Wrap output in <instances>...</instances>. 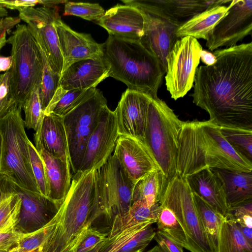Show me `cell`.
Returning a JSON list of instances; mask_svg holds the SVG:
<instances>
[{"label": "cell", "instance_id": "48", "mask_svg": "<svg viewBox=\"0 0 252 252\" xmlns=\"http://www.w3.org/2000/svg\"><path fill=\"white\" fill-rule=\"evenodd\" d=\"M20 21L18 16H7L0 18V36L16 27Z\"/></svg>", "mask_w": 252, "mask_h": 252}, {"label": "cell", "instance_id": "13", "mask_svg": "<svg viewBox=\"0 0 252 252\" xmlns=\"http://www.w3.org/2000/svg\"><path fill=\"white\" fill-rule=\"evenodd\" d=\"M225 15L210 31L206 46L213 51L219 47L236 45L238 42L251 35L252 0H233Z\"/></svg>", "mask_w": 252, "mask_h": 252}, {"label": "cell", "instance_id": "16", "mask_svg": "<svg viewBox=\"0 0 252 252\" xmlns=\"http://www.w3.org/2000/svg\"><path fill=\"white\" fill-rule=\"evenodd\" d=\"M16 189L21 200L19 220L14 228L16 232H33L45 226L56 214L60 206L48 197L17 185Z\"/></svg>", "mask_w": 252, "mask_h": 252}, {"label": "cell", "instance_id": "23", "mask_svg": "<svg viewBox=\"0 0 252 252\" xmlns=\"http://www.w3.org/2000/svg\"><path fill=\"white\" fill-rule=\"evenodd\" d=\"M155 234L152 224H135L107 237L98 252H143Z\"/></svg>", "mask_w": 252, "mask_h": 252}, {"label": "cell", "instance_id": "20", "mask_svg": "<svg viewBox=\"0 0 252 252\" xmlns=\"http://www.w3.org/2000/svg\"><path fill=\"white\" fill-rule=\"evenodd\" d=\"M109 66L102 57L76 62L64 70L59 87L65 91L88 89L109 77Z\"/></svg>", "mask_w": 252, "mask_h": 252}, {"label": "cell", "instance_id": "43", "mask_svg": "<svg viewBox=\"0 0 252 252\" xmlns=\"http://www.w3.org/2000/svg\"><path fill=\"white\" fill-rule=\"evenodd\" d=\"M225 216L239 226L252 228V202L228 209Z\"/></svg>", "mask_w": 252, "mask_h": 252}, {"label": "cell", "instance_id": "2", "mask_svg": "<svg viewBox=\"0 0 252 252\" xmlns=\"http://www.w3.org/2000/svg\"><path fill=\"white\" fill-rule=\"evenodd\" d=\"M205 168L252 171V162L235 150L210 121L183 122L178 135L177 171L186 177Z\"/></svg>", "mask_w": 252, "mask_h": 252}, {"label": "cell", "instance_id": "12", "mask_svg": "<svg viewBox=\"0 0 252 252\" xmlns=\"http://www.w3.org/2000/svg\"><path fill=\"white\" fill-rule=\"evenodd\" d=\"M60 16L56 6L31 7L19 10V17L31 30L39 46L43 51L53 71L61 75L63 57L55 21Z\"/></svg>", "mask_w": 252, "mask_h": 252}, {"label": "cell", "instance_id": "14", "mask_svg": "<svg viewBox=\"0 0 252 252\" xmlns=\"http://www.w3.org/2000/svg\"><path fill=\"white\" fill-rule=\"evenodd\" d=\"M119 136L115 112L105 105L88 139L79 171L97 170L103 165L114 152Z\"/></svg>", "mask_w": 252, "mask_h": 252}, {"label": "cell", "instance_id": "57", "mask_svg": "<svg viewBox=\"0 0 252 252\" xmlns=\"http://www.w3.org/2000/svg\"><path fill=\"white\" fill-rule=\"evenodd\" d=\"M103 242L99 244L97 246H96L95 248H94L93 249H92V250L88 252H98V251H99V249L100 248V247L102 246Z\"/></svg>", "mask_w": 252, "mask_h": 252}, {"label": "cell", "instance_id": "41", "mask_svg": "<svg viewBox=\"0 0 252 252\" xmlns=\"http://www.w3.org/2000/svg\"><path fill=\"white\" fill-rule=\"evenodd\" d=\"M16 105L11 94L10 74L8 70L0 74V119Z\"/></svg>", "mask_w": 252, "mask_h": 252}, {"label": "cell", "instance_id": "58", "mask_svg": "<svg viewBox=\"0 0 252 252\" xmlns=\"http://www.w3.org/2000/svg\"><path fill=\"white\" fill-rule=\"evenodd\" d=\"M1 149H2V138L0 134V169L1 165Z\"/></svg>", "mask_w": 252, "mask_h": 252}, {"label": "cell", "instance_id": "10", "mask_svg": "<svg viewBox=\"0 0 252 252\" xmlns=\"http://www.w3.org/2000/svg\"><path fill=\"white\" fill-rule=\"evenodd\" d=\"M122 1L125 5L137 8L143 13L145 26L139 42L158 59L166 73V58L178 40L176 32L182 23L166 15L148 0Z\"/></svg>", "mask_w": 252, "mask_h": 252}, {"label": "cell", "instance_id": "19", "mask_svg": "<svg viewBox=\"0 0 252 252\" xmlns=\"http://www.w3.org/2000/svg\"><path fill=\"white\" fill-rule=\"evenodd\" d=\"M96 23L109 35L139 41L144 33L145 18L142 12L135 7L118 4L106 11Z\"/></svg>", "mask_w": 252, "mask_h": 252}, {"label": "cell", "instance_id": "37", "mask_svg": "<svg viewBox=\"0 0 252 252\" xmlns=\"http://www.w3.org/2000/svg\"><path fill=\"white\" fill-rule=\"evenodd\" d=\"M21 200L18 194H13L0 204V232L14 231L20 212Z\"/></svg>", "mask_w": 252, "mask_h": 252}, {"label": "cell", "instance_id": "17", "mask_svg": "<svg viewBox=\"0 0 252 252\" xmlns=\"http://www.w3.org/2000/svg\"><path fill=\"white\" fill-rule=\"evenodd\" d=\"M113 155L134 184L159 169L144 143L131 137L119 136Z\"/></svg>", "mask_w": 252, "mask_h": 252}, {"label": "cell", "instance_id": "42", "mask_svg": "<svg viewBox=\"0 0 252 252\" xmlns=\"http://www.w3.org/2000/svg\"><path fill=\"white\" fill-rule=\"evenodd\" d=\"M107 233L90 226L72 252H88L99 244L106 241Z\"/></svg>", "mask_w": 252, "mask_h": 252}, {"label": "cell", "instance_id": "35", "mask_svg": "<svg viewBox=\"0 0 252 252\" xmlns=\"http://www.w3.org/2000/svg\"><path fill=\"white\" fill-rule=\"evenodd\" d=\"M39 48L43 63V75L39 87V93L42 107L44 112L59 87L61 75L53 71L45 54L39 46Z\"/></svg>", "mask_w": 252, "mask_h": 252}, {"label": "cell", "instance_id": "44", "mask_svg": "<svg viewBox=\"0 0 252 252\" xmlns=\"http://www.w3.org/2000/svg\"><path fill=\"white\" fill-rule=\"evenodd\" d=\"M162 252H184L183 247L157 230L154 237Z\"/></svg>", "mask_w": 252, "mask_h": 252}, {"label": "cell", "instance_id": "18", "mask_svg": "<svg viewBox=\"0 0 252 252\" xmlns=\"http://www.w3.org/2000/svg\"><path fill=\"white\" fill-rule=\"evenodd\" d=\"M55 26L63 59V72L76 62L102 57V44L95 42L90 34L72 30L61 20L60 16L56 19Z\"/></svg>", "mask_w": 252, "mask_h": 252}, {"label": "cell", "instance_id": "40", "mask_svg": "<svg viewBox=\"0 0 252 252\" xmlns=\"http://www.w3.org/2000/svg\"><path fill=\"white\" fill-rule=\"evenodd\" d=\"M52 226V220L41 228L29 234H23L17 246L27 251L40 248L46 239Z\"/></svg>", "mask_w": 252, "mask_h": 252}, {"label": "cell", "instance_id": "32", "mask_svg": "<svg viewBox=\"0 0 252 252\" xmlns=\"http://www.w3.org/2000/svg\"><path fill=\"white\" fill-rule=\"evenodd\" d=\"M217 252H252L250 244L236 222L224 217L220 232Z\"/></svg>", "mask_w": 252, "mask_h": 252}, {"label": "cell", "instance_id": "46", "mask_svg": "<svg viewBox=\"0 0 252 252\" xmlns=\"http://www.w3.org/2000/svg\"><path fill=\"white\" fill-rule=\"evenodd\" d=\"M24 234L14 230L9 232H0V250H10L17 246L19 240Z\"/></svg>", "mask_w": 252, "mask_h": 252}, {"label": "cell", "instance_id": "50", "mask_svg": "<svg viewBox=\"0 0 252 252\" xmlns=\"http://www.w3.org/2000/svg\"><path fill=\"white\" fill-rule=\"evenodd\" d=\"M11 66V57H0V71L9 70Z\"/></svg>", "mask_w": 252, "mask_h": 252}, {"label": "cell", "instance_id": "30", "mask_svg": "<svg viewBox=\"0 0 252 252\" xmlns=\"http://www.w3.org/2000/svg\"><path fill=\"white\" fill-rule=\"evenodd\" d=\"M97 89L65 91L59 87L48 106L44 111V114L54 113L63 117L81 103L92 96Z\"/></svg>", "mask_w": 252, "mask_h": 252}, {"label": "cell", "instance_id": "55", "mask_svg": "<svg viewBox=\"0 0 252 252\" xmlns=\"http://www.w3.org/2000/svg\"><path fill=\"white\" fill-rule=\"evenodd\" d=\"M8 16V12L6 8L0 6V18Z\"/></svg>", "mask_w": 252, "mask_h": 252}, {"label": "cell", "instance_id": "6", "mask_svg": "<svg viewBox=\"0 0 252 252\" xmlns=\"http://www.w3.org/2000/svg\"><path fill=\"white\" fill-rule=\"evenodd\" d=\"M21 110L16 105L0 119L2 138L0 174L6 175L22 189L40 193L31 164L29 139L25 130Z\"/></svg>", "mask_w": 252, "mask_h": 252}, {"label": "cell", "instance_id": "8", "mask_svg": "<svg viewBox=\"0 0 252 252\" xmlns=\"http://www.w3.org/2000/svg\"><path fill=\"white\" fill-rule=\"evenodd\" d=\"M158 203L171 209L184 230L190 252H215L204 230L193 194L185 177L177 173L168 183Z\"/></svg>", "mask_w": 252, "mask_h": 252}, {"label": "cell", "instance_id": "29", "mask_svg": "<svg viewBox=\"0 0 252 252\" xmlns=\"http://www.w3.org/2000/svg\"><path fill=\"white\" fill-rule=\"evenodd\" d=\"M167 184L160 169L152 171L135 184L132 203L143 201L149 206L158 203Z\"/></svg>", "mask_w": 252, "mask_h": 252}, {"label": "cell", "instance_id": "5", "mask_svg": "<svg viewBox=\"0 0 252 252\" xmlns=\"http://www.w3.org/2000/svg\"><path fill=\"white\" fill-rule=\"evenodd\" d=\"M183 123L164 101L152 98L143 143L167 183L177 173L178 135Z\"/></svg>", "mask_w": 252, "mask_h": 252}, {"label": "cell", "instance_id": "38", "mask_svg": "<svg viewBox=\"0 0 252 252\" xmlns=\"http://www.w3.org/2000/svg\"><path fill=\"white\" fill-rule=\"evenodd\" d=\"M98 3L67 1L64 3L63 15H73L88 21L99 19L105 13Z\"/></svg>", "mask_w": 252, "mask_h": 252}, {"label": "cell", "instance_id": "59", "mask_svg": "<svg viewBox=\"0 0 252 252\" xmlns=\"http://www.w3.org/2000/svg\"><path fill=\"white\" fill-rule=\"evenodd\" d=\"M9 250H0V252H7Z\"/></svg>", "mask_w": 252, "mask_h": 252}, {"label": "cell", "instance_id": "21", "mask_svg": "<svg viewBox=\"0 0 252 252\" xmlns=\"http://www.w3.org/2000/svg\"><path fill=\"white\" fill-rule=\"evenodd\" d=\"M37 151L44 150L52 156L69 161V155L63 117L54 113L44 114L41 124L34 134Z\"/></svg>", "mask_w": 252, "mask_h": 252}, {"label": "cell", "instance_id": "33", "mask_svg": "<svg viewBox=\"0 0 252 252\" xmlns=\"http://www.w3.org/2000/svg\"><path fill=\"white\" fill-rule=\"evenodd\" d=\"M160 210L157 221L158 231L188 250V242L183 228L173 212L168 207L159 204Z\"/></svg>", "mask_w": 252, "mask_h": 252}, {"label": "cell", "instance_id": "4", "mask_svg": "<svg viewBox=\"0 0 252 252\" xmlns=\"http://www.w3.org/2000/svg\"><path fill=\"white\" fill-rule=\"evenodd\" d=\"M135 185L115 156L111 155L95 170V191L89 226L108 233L114 219L129 210Z\"/></svg>", "mask_w": 252, "mask_h": 252}, {"label": "cell", "instance_id": "3", "mask_svg": "<svg viewBox=\"0 0 252 252\" xmlns=\"http://www.w3.org/2000/svg\"><path fill=\"white\" fill-rule=\"evenodd\" d=\"M102 49L109 77L123 82L128 89L158 97L165 72L158 59L139 41L109 35Z\"/></svg>", "mask_w": 252, "mask_h": 252}, {"label": "cell", "instance_id": "53", "mask_svg": "<svg viewBox=\"0 0 252 252\" xmlns=\"http://www.w3.org/2000/svg\"><path fill=\"white\" fill-rule=\"evenodd\" d=\"M41 251V247L38 249L36 250L32 251H25L20 248H19L17 246H16L11 249H10L7 252H40Z\"/></svg>", "mask_w": 252, "mask_h": 252}, {"label": "cell", "instance_id": "36", "mask_svg": "<svg viewBox=\"0 0 252 252\" xmlns=\"http://www.w3.org/2000/svg\"><path fill=\"white\" fill-rule=\"evenodd\" d=\"M39 86H35L25 100L22 109L25 114L24 126L36 132L41 124L44 113L39 93Z\"/></svg>", "mask_w": 252, "mask_h": 252}, {"label": "cell", "instance_id": "22", "mask_svg": "<svg viewBox=\"0 0 252 252\" xmlns=\"http://www.w3.org/2000/svg\"><path fill=\"white\" fill-rule=\"evenodd\" d=\"M185 177L193 193L225 217L228 209L223 187L211 169L205 168Z\"/></svg>", "mask_w": 252, "mask_h": 252}, {"label": "cell", "instance_id": "25", "mask_svg": "<svg viewBox=\"0 0 252 252\" xmlns=\"http://www.w3.org/2000/svg\"><path fill=\"white\" fill-rule=\"evenodd\" d=\"M211 169L222 184L228 209L252 202V171Z\"/></svg>", "mask_w": 252, "mask_h": 252}, {"label": "cell", "instance_id": "51", "mask_svg": "<svg viewBox=\"0 0 252 252\" xmlns=\"http://www.w3.org/2000/svg\"><path fill=\"white\" fill-rule=\"evenodd\" d=\"M237 225L248 242L250 244L252 245V228H250L245 226H241L237 224Z\"/></svg>", "mask_w": 252, "mask_h": 252}, {"label": "cell", "instance_id": "1", "mask_svg": "<svg viewBox=\"0 0 252 252\" xmlns=\"http://www.w3.org/2000/svg\"><path fill=\"white\" fill-rule=\"evenodd\" d=\"M217 61L197 67L193 102L220 127L252 130V43L217 49Z\"/></svg>", "mask_w": 252, "mask_h": 252}, {"label": "cell", "instance_id": "45", "mask_svg": "<svg viewBox=\"0 0 252 252\" xmlns=\"http://www.w3.org/2000/svg\"><path fill=\"white\" fill-rule=\"evenodd\" d=\"M16 184L6 175L0 174V204L17 193Z\"/></svg>", "mask_w": 252, "mask_h": 252}, {"label": "cell", "instance_id": "47", "mask_svg": "<svg viewBox=\"0 0 252 252\" xmlns=\"http://www.w3.org/2000/svg\"><path fill=\"white\" fill-rule=\"evenodd\" d=\"M41 4V0H0V6L10 9L18 10L25 9L28 7H34L36 5Z\"/></svg>", "mask_w": 252, "mask_h": 252}, {"label": "cell", "instance_id": "26", "mask_svg": "<svg viewBox=\"0 0 252 252\" xmlns=\"http://www.w3.org/2000/svg\"><path fill=\"white\" fill-rule=\"evenodd\" d=\"M229 6L216 5L209 7L183 23L177 30L178 38L190 36L206 40L210 31L227 13Z\"/></svg>", "mask_w": 252, "mask_h": 252}, {"label": "cell", "instance_id": "49", "mask_svg": "<svg viewBox=\"0 0 252 252\" xmlns=\"http://www.w3.org/2000/svg\"><path fill=\"white\" fill-rule=\"evenodd\" d=\"M200 59L206 65L214 64L217 61L214 54L206 50H202L200 52Z\"/></svg>", "mask_w": 252, "mask_h": 252}, {"label": "cell", "instance_id": "11", "mask_svg": "<svg viewBox=\"0 0 252 252\" xmlns=\"http://www.w3.org/2000/svg\"><path fill=\"white\" fill-rule=\"evenodd\" d=\"M202 50L197 39L187 36L178 39L166 57L165 85L175 100L192 87Z\"/></svg>", "mask_w": 252, "mask_h": 252}, {"label": "cell", "instance_id": "54", "mask_svg": "<svg viewBox=\"0 0 252 252\" xmlns=\"http://www.w3.org/2000/svg\"><path fill=\"white\" fill-rule=\"evenodd\" d=\"M7 43L6 33L0 36V50Z\"/></svg>", "mask_w": 252, "mask_h": 252}, {"label": "cell", "instance_id": "24", "mask_svg": "<svg viewBox=\"0 0 252 252\" xmlns=\"http://www.w3.org/2000/svg\"><path fill=\"white\" fill-rule=\"evenodd\" d=\"M37 152L45 165L48 197L60 206L71 186L70 162L55 157L43 149Z\"/></svg>", "mask_w": 252, "mask_h": 252}, {"label": "cell", "instance_id": "31", "mask_svg": "<svg viewBox=\"0 0 252 252\" xmlns=\"http://www.w3.org/2000/svg\"><path fill=\"white\" fill-rule=\"evenodd\" d=\"M192 194L202 227L215 252H217L220 232L224 217L197 194L193 192Z\"/></svg>", "mask_w": 252, "mask_h": 252}, {"label": "cell", "instance_id": "28", "mask_svg": "<svg viewBox=\"0 0 252 252\" xmlns=\"http://www.w3.org/2000/svg\"><path fill=\"white\" fill-rule=\"evenodd\" d=\"M159 210V203L149 206L143 201L133 202L125 215L114 219L107 237H111L125 228L135 224H152L157 222Z\"/></svg>", "mask_w": 252, "mask_h": 252}, {"label": "cell", "instance_id": "34", "mask_svg": "<svg viewBox=\"0 0 252 252\" xmlns=\"http://www.w3.org/2000/svg\"><path fill=\"white\" fill-rule=\"evenodd\" d=\"M220 129L230 145L252 162V130L225 127Z\"/></svg>", "mask_w": 252, "mask_h": 252}, {"label": "cell", "instance_id": "52", "mask_svg": "<svg viewBox=\"0 0 252 252\" xmlns=\"http://www.w3.org/2000/svg\"><path fill=\"white\" fill-rule=\"evenodd\" d=\"M67 0H41V4L43 6L53 7H55L56 5L60 3H65Z\"/></svg>", "mask_w": 252, "mask_h": 252}, {"label": "cell", "instance_id": "56", "mask_svg": "<svg viewBox=\"0 0 252 252\" xmlns=\"http://www.w3.org/2000/svg\"><path fill=\"white\" fill-rule=\"evenodd\" d=\"M146 252H162L159 247L157 245L151 249L147 251Z\"/></svg>", "mask_w": 252, "mask_h": 252}, {"label": "cell", "instance_id": "27", "mask_svg": "<svg viewBox=\"0 0 252 252\" xmlns=\"http://www.w3.org/2000/svg\"><path fill=\"white\" fill-rule=\"evenodd\" d=\"M148 1L170 18L182 23L181 20H185V21H186L209 7L229 3L231 0H148Z\"/></svg>", "mask_w": 252, "mask_h": 252}, {"label": "cell", "instance_id": "9", "mask_svg": "<svg viewBox=\"0 0 252 252\" xmlns=\"http://www.w3.org/2000/svg\"><path fill=\"white\" fill-rule=\"evenodd\" d=\"M105 105L106 98L97 89L92 96L63 117L71 169L74 174L80 170L87 142Z\"/></svg>", "mask_w": 252, "mask_h": 252}, {"label": "cell", "instance_id": "39", "mask_svg": "<svg viewBox=\"0 0 252 252\" xmlns=\"http://www.w3.org/2000/svg\"><path fill=\"white\" fill-rule=\"evenodd\" d=\"M28 146L31 164L38 190L41 194L48 197V187L43 160L30 140Z\"/></svg>", "mask_w": 252, "mask_h": 252}, {"label": "cell", "instance_id": "7", "mask_svg": "<svg viewBox=\"0 0 252 252\" xmlns=\"http://www.w3.org/2000/svg\"><path fill=\"white\" fill-rule=\"evenodd\" d=\"M11 46L9 69L12 97L22 110L25 100L41 82L43 63L38 45L26 24H18L7 39Z\"/></svg>", "mask_w": 252, "mask_h": 252}, {"label": "cell", "instance_id": "15", "mask_svg": "<svg viewBox=\"0 0 252 252\" xmlns=\"http://www.w3.org/2000/svg\"><path fill=\"white\" fill-rule=\"evenodd\" d=\"M153 97L127 89L115 110L119 135L131 137L143 142L149 105Z\"/></svg>", "mask_w": 252, "mask_h": 252}]
</instances>
